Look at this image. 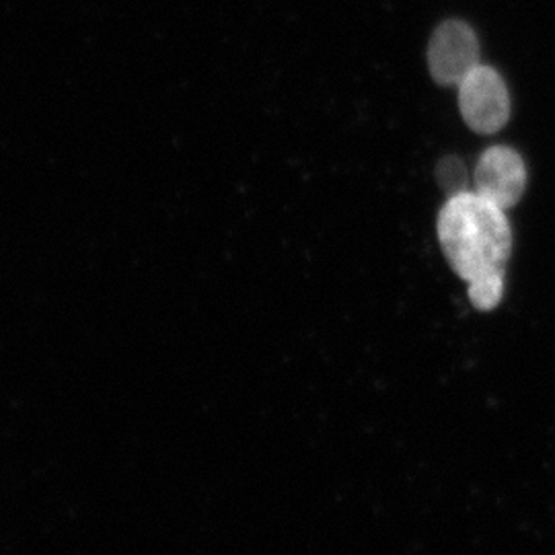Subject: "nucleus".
I'll return each instance as SVG.
<instances>
[{
    "mask_svg": "<svg viewBox=\"0 0 555 555\" xmlns=\"http://www.w3.org/2000/svg\"><path fill=\"white\" fill-rule=\"evenodd\" d=\"M438 238L456 276L467 282L472 305L477 311L496 309L513 251V229L504 208L477 192H459L438 215Z\"/></svg>",
    "mask_w": 555,
    "mask_h": 555,
    "instance_id": "1",
    "label": "nucleus"
},
{
    "mask_svg": "<svg viewBox=\"0 0 555 555\" xmlns=\"http://www.w3.org/2000/svg\"><path fill=\"white\" fill-rule=\"evenodd\" d=\"M459 107L465 124L477 134H496L511 118L506 82L492 66L479 64L459 85Z\"/></svg>",
    "mask_w": 555,
    "mask_h": 555,
    "instance_id": "2",
    "label": "nucleus"
},
{
    "mask_svg": "<svg viewBox=\"0 0 555 555\" xmlns=\"http://www.w3.org/2000/svg\"><path fill=\"white\" fill-rule=\"evenodd\" d=\"M428 64L438 85L459 87L481 64L476 31L463 21L442 23L433 34Z\"/></svg>",
    "mask_w": 555,
    "mask_h": 555,
    "instance_id": "3",
    "label": "nucleus"
},
{
    "mask_svg": "<svg viewBox=\"0 0 555 555\" xmlns=\"http://www.w3.org/2000/svg\"><path fill=\"white\" fill-rule=\"evenodd\" d=\"M527 188L525 160L511 146H490L476 167V192L479 196L508 210L516 206Z\"/></svg>",
    "mask_w": 555,
    "mask_h": 555,
    "instance_id": "4",
    "label": "nucleus"
},
{
    "mask_svg": "<svg viewBox=\"0 0 555 555\" xmlns=\"http://www.w3.org/2000/svg\"><path fill=\"white\" fill-rule=\"evenodd\" d=\"M437 178L438 183L451 196L467 190V171H465V165L456 159V157H449V159H442L438 163Z\"/></svg>",
    "mask_w": 555,
    "mask_h": 555,
    "instance_id": "5",
    "label": "nucleus"
}]
</instances>
